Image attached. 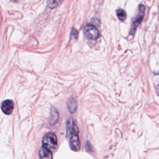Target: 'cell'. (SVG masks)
Segmentation results:
<instances>
[{
    "label": "cell",
    "mask_w": 159,
    "mask_h": 159,
    "mask_svg": "<svg viewBox=\"0 0 159 159\" xmlns=\"http://www.w3.org/2000/svg\"><path fill=\"white\" fill-rule=\"evenodd\" d=\"M39 156L40 159H53L52 152L43 146L40 149Z\"/></svg>",
    "instance_id": "obj_6"
},
{
    "label": "cell",
    "mask_w": 159,
    "mask_h": 159,
    "mask_svg": "<svg viewBox=\"0 0 159 159\" xmlns=\"http://www.w3.org/2000/svg\"><path fill=\"white\" fill-rule=\"evenodd\" d=\"M12 1H17V0H12Z\"/></svg>",
    "instance_id": "obj_11"
},
{
    "label": "cell",
    "mask_w": 159,
    "mask_h": 159,
    "mask_svg": "<svg viewBox=\"0 0 159 159\" xmlns=\"http://www.w3.org/2000/svg\"><path fill=\"white\" fill-rule=\"evenodd\" d=\"M63 0H48L47 6L50 9H54L58 7Z\"/></svg>",
    "instance_id": "obj_8"
},
{
    "label": "cell",
    "mask_w": 159,
    "mask_h": 159,
    "mask_svg": "<svg viewBox=\"0 0 159 159\" xmlns=\"http://www.w3.org/2000/svg\"><path fill=\"white\" fill-rule=\"evenodd\" d=\"M117 17L118 19L120 20V21H124L127 17V14L126 12L122 9H119L117 11Z\"/></svg>",
    "instance_id": "obj_10"
},
{
    "label": "cell",
    "mask_w": 159,
    "mask_h": 159,
    "mask_svg": "<svg viewBox=\"0 0 159 159\" xmlns=\"http://www.w3.org/2000/svg\"><path fill=\"white\" fill-rule=\"evenodd\" d=\"M145 7L144 5L140 4L139 6L138 12L137 13L136 16L134 19V20H133L132 24L131 30H130V35H133L135 34L137 28L139 27V25L142 22L144 16H145Z\"/></svg>",
    "instance_id": "obj_2"
},
{
    "label": "cell",
    "mask_w": 159,
    "mask_h": 159,
    "mask_svg": "<svg viewBox=\"0 0 159 159\" xmlns=\"http://www.w3.org/2000/svg\"><path fill=\"white\" fill-rule=\"evenodd\" d=\"M84 33L86 37L90 40H96L99 35L98 29L95 26L89 24L84 27Z\"/></svg>",
    "instance_id": "obj_4"
},
{
    "label": "cell",
    "mask_w": 159,
    "mask_h": 159,
    "mask_svg": "<svg viewBox=\"0 0 159 159\" xmlns=\"http://www.w3.org/2000/svg\"><path fill=\"white\" fill-rule=\"evenodd\" d=\"M13 102L10 99L5 100L1 104V109L2 112L6 114H10L13 109Z\"/></svg>",
    "instance_id": "obj_5"
},
{
    "label": "cell",
    "mask_w": 159,
    "mask_h": 159,
    "mask_svg": "<svg viewBox=\"0 0 159 159\" xmlns=\"http://www.w3.org/2000/svg\"><path fill=\"white\" fill-rule=\"evenodd\" d=\"M43 147L50 151L55 150L57 147V137L54 133L48 132L45 135L43 139Z\"/></svg>",
    "instance_id": "obj_3"
},
{
    "label": "cell",
    "mask_w": 159,
    "mask_h": 159,
    "mask_svg": "<svg viewBox=\"0 0 159 159\" xmlns=\"http://www.w3.org/2000/svg\"><path fill=\"white\" fill-rule=\"evenodd\" d=\"M53 109V110L52 111L51 115L50 117V122L52 124H55L58 119V114L57 111H56L55 109Z\"/></svg>",
    "instance_id": "obj_9"
},
{
    "label": "cell",
    "mask_w": 159,
    "mask_h": 159,
    "mask_svg": "<svg viewBox=\"0 0 159 159\" xmlns=\"http://www.w3.org/2000/svg\"><path fill=\"white\" fill-rule=\"evenodd\" d=\"M68 109L71 113H75L77 109V102L75 98H71L67 103Z\"/></svg>",
    "instance_id": "obj_7"
},
{
    "label": "cell",
    "mask_w": 159,
    "mask_h": 159,
    "mask_svg": "<svg viewBox=\"0 0 159 159\" xmlns=\"http://www.w3.org/2000/svg\"><path fill=\"white\" fill-rule=\"evenodd\" d=\"M67 136L69 138L70 146L71 150L78 151L80 148V142L78 137V129L72 120L67 122Z\"/></svg>",
    "instance_id": "obj_1"
}]
</instances>
